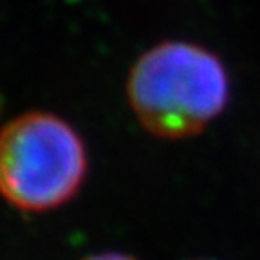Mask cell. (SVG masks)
Returning a JSON list of instances; mask_svg holds the SVG:
<instances>
[{
  "mask_svg": "<svg viewBox=\"0 0 260 260\" xmlns=\"http://www.w3.org/2000/svg\"><path fill=\"white\" fill-rule=\"evenodd\" d=\"M85 260H136L128 255H123V253H100V255H92Z\"/></svg>",
  "mask_w": 260,
  "mask_h": 260,
  "instance_id": "cell-3",
  "label": "cell"
},
{
  "mask_svg": "<svg viewBox=\"0 0 260 260\" xmlns=\"http://www.w3.org/2000/svg\"><path fill=\"white\" fill-rule=\"evenodd\" d=\"M76 130L54 114L27 112L0 128V195L22 211H49L71 201L87 175Z\"/></svg>",
  "mask_w": 260,
  "mask_h": 260,
  "instance_id": "cell-2",
  "label": "cell"
},
{
  "mask_svg": "<svg viewBox=\"0 0 260 260\" xmlns=\"http://www.w3.org/2000/svg\"><path fill=\"white\" fill-rule=\"evenodd\" d=\"M128 102L152 134L181 139L199 134L224 112L230 76L215 53L191 42H161L136 60L128 74Z\"/></svg>",
  "mask_w": 260,
  "mask_h": 260,
  "instance_id": "cell-1",
  "label": "cell"
}]
</instances>
